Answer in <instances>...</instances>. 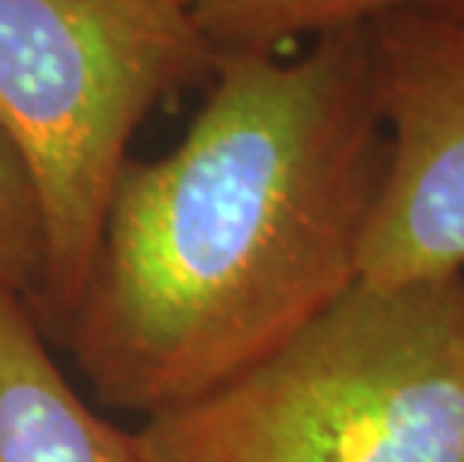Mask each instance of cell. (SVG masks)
<instances>
[{
	"label": "cell",
	"instance_id": "277c9868",
	"mask_svg": "<svg viewBox=\"0 0 464 462\" xmlns=\"http://www.w3.org/2000/svg\"><path fill=\"white\" fill-rule=\"evenodd\" d=\"M387 169L360 280L408 285L464 273V22L404 6L365 25Z\"/></svg>",
	"mask_w": 464,
	"mask_h": 462
},
{
	"label": "cell",
	"instance_id": "8992f818",
	"mask_svg": "<svg viewBox=\"0 0 464 462\" xmlns=\"http://www.w3.org/2000/svg\"><path fill=\"white\" fill-rule=\"evenodd\" d=\"M420 0H189L210 54H279L282 45L417 6Z\"/></svg>",
	"mask_w": 464,
	"mask_h": 462
},
{
	"label": "cell",
	"instance_id": "3957f363",
	"mask_svg": "<svg viewBox=\"0 0 464 462\" xmlns=\"http://www.w3.org/2000/svg\"><path fill=\"white\" fill-rule=\"evenodd\" d=\"M204 66L189 0H0V144L39 216L43 330L82 300L138 126Z\"/></svg>",
	"mask_w": 464,
	"mask_h": 462
},
{
	"label": "cell",
	"instance_id": "5b68a950",
	"mask_svg": "<svg viewBox=\"0 0 464 462\" xmlns=\"http://www.w3.org/2000/svg\"><path fill=\"white\" fill-rule=\"evenodd\" d=\"M0 462H141L63 376L31 300L0 289Z\"/></svg>",
	"mask_w": 464,
	"mask_h": 462
},
{
	"label": "cell",
	"instance_id": "7a4b0ae2",
	"mask_svg": "<svg viewBox=\"0 0 464 462\" xmlns=\"http://www.w3.org/2000/svg\"><path fill=\"white\" fill-rule=\"evenodd\" d=\"M132 436L141 462H464V273L360 280L266 358Z\"/></svg>",
	"mask_w": 464,
	"mask_h": 462
},
{
	"label": "cell",
	"instance_id": "ba28073f",
	"mask_svg": "<svg viewBox=\"0 0 464 462\" xmlns=\"http://www.w3.org/2000/svg\"><path fill=\"white\" fill-rule=\"evenodd\" d=\"M420 9H429V13L447 15V18H459L464 22V0H420Z\"/></svg>",
	"mask_w": 464,
	"mask_h": 462
},
{
	"label": "cell",
	"instance_id": "52a82bcc",
	"mask_svg": "<svg viewBox=\"0 0 464 462\" xmlns=\"http://www.w3.org/2000/svg\"><path fill=\"white\" fill-rule=\"evenodd\" d=\"M43 277L39 216L15 156L0 144V289L34 303Z\"/></svg>",
	"mask_w": 464,
	"mask_h": 462
},
{
	"label": "cell",
	"instance_id": "6da1fadb",
	"mask_svg": "<svg viewBox=\"0 0 464 462\" xmlns=\"http://www.w3.org/2000/svg\"><path fill=\"white\" fill-rule=\"evenodd\" d=\"M210 70L183 139L126 162L63 330L93 397L144 418L266 358L360 282L387 169L365 25Z\"/></svg>",
	"mask_w": 464,
	"mask_h": 462
}]
</instances>
